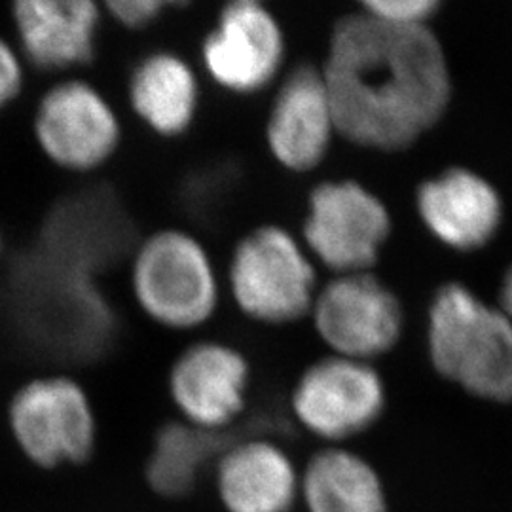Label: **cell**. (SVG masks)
<instances>
[{"label": "cell", "instance_id": "9c48e42d", "mask_svg": "<svg viewBox=\"0 0 512 512\" xmlns=\"http://www.w3.org/2000/svg\"><path fill=\"white\" fill-rule=\"evenodd\" d=\"M308 317L330 355L363 363L389 353L403 334V306L372 272L332 275Z\"/></svg>", "mask_w": 512, "mask_h": 512}, {"label": "cell", "instance_id": "52a82bcc", "mask_svg": "<svg viewBox=\"0 0 512 512\" xmlns=\"http://www.w3.org/2000/svg\"><path fill=\"white\" fill-rule=\"evenodd\" d=\"M33 133L50 164L78 175L109 164L122 145V122L114 105L82 78H63L44 92Z\"/></svg>", "mask_w": 512, "mask_h": 512}, {"label": "cell", "instance_id": "3957f363", "mask_svg": "<svg viewBox=\"0 0 512 512\" xmlns=\"http://www.w3.org/2000/svg\"><path fill=\"white\" fill-rule=\"evenodd\" d=\"M129 283L139 310L162 329H202L219 311L222 285L213 258L183 228L156 230L139 243Z\"/></svg>", "mask_w": 512, "mask_h": 512}, {"label": "cell", "instance_id": "603a6c76", "mask_svg": "<svg viewBox=\"0 0 512 512\" xmlns=\"http://www.w3.org/2000/svg\"><path fill=\"white\" fill-rule=\"evenodd\" d=\"M0 249H2V238H0Z\"/></svg>", "mask_w": 512, "mask_h": 512}, {"label": "cell", "instance_id": "277c9868", "mask_svg": "<svg viewBox=\"0 0 512 512\" xmlns=\"http://www.w3.org/2000/svg\"><path fill=\"white\" fill-rule=\"evenodd\" d=\"M317 264L304 243L279 224H260L236 241L226 289L236 308L258 325L283 327L310 315L319 291Z\"/></svg>", "mask_w": 512, "mask_h": 512}, {"label": "cell", "instance_id": "4fadbf2b", "mask_svg": "<svg viewBox=\"0 0 512 512\" xmlns=\"http://www.w3.org/2000/svg\"><path fill=\"white\" fill-rule=\"evenodd\" d=\"M105 18L93 0H18L12 21L23 61L48 73L90 65Z\"/></svg>", "mask_w": 512, "mask_h": 512}, {"label": "cell", "instance_id": "d6986e66", "mask_svg": "<svg viewBox=\"0 0 512 512\" xmlns=\"http://www.w3.org/2000/svg\"><path fill=\"white\" fill-rule=\"evenodd\" d=\"M437 0H365L359 10L399 27H421L439 10Z\"/></svg>", "mask_w": 512, "mask_h": 512}, {"label": "cell", "instance_id": "2e32d148", "mask_svg": "<svg viewBox=\"0 0 512 512\" xmlns=\"http://www.w3.org/2000/svg\"><path fill=\"white\" fill-rule=\"evenodd\" d=\"M129 109L154 135L177 139L196 124L202 88L183 55L158 50L141 57L128 80Z\"/></svg>", "mask_w": 512, "mask_h": 512}, {"label": "cell", "instance_id": "6da1fadb", "mask_svg": "<svg viewBox=\"0 0 512 512\" xmlns=\"http://www.w3.org/2000/svg\"><path fill=\"white\" fill-rule=\"evenodd\" d=\"M321 73L338 137L372 150H401L433 128L452 84L439 38L427 25L399 27L357 10L330 31Z\"/></svg>", "mask_w": 512, "mask_h": 512}, {"label": "cell", "instance_id": "8fae6325", "mask_svg": "<svg viewBox=\"0 0 512 512\" xmlns=\"http://www.w3.org/2000/svg\"><path fill=\"white\" fill-rule=\"evenodd\" d=\"M251 382V363L243 351L222 340H198L175 357L167 393L181 421L224 433L243 416Z\"/></svg>", "mask_w": 512, "mask_h": 512}, {"label": "cell", "instance_id": "44dd1931", "mask_svg": "<svg viewBox=\"0 0 512 512\" xmlns=\"http://www.w3.org/2000/svg\"><path fill=\"white\" fill-rule=\"evenodd\" d=\"M25 84V61L8 40L0 37V112L8 109Z\"/></svg>", "mask_w": 512, "mask_h": 512}, {"label": "cell", "instance_id": "ac0fdd59", "mask_svg": "<svg viewBox=\"0 0 512 512\" xmlns=\"http://www.w3.org/2000/svg\"><path fill=\"white\" fill-rule=\"evenodd\" d=\"M226 439V433L202 431L181 420L162 425L152 440L143 471L150 492L165 501L192 495L203 469L217 461L228 444Z\"/></svg>", "mask_w": 512, "mask_h": 512}, {"label": "cell", "instance_id": "5bb4252c", "mask_svg": "<svg viewBox=\"0 0 512 512\" xmlns=\"http://www.w3.org/2000/svg\"><path fill=\"white\" fill-rule=\"evenodd\" d=\"M215 486L226 512H293L300 501V473L274 440L228 442L217 458Z\"/></svg>", "mask_w": 512, "mask_h": 512}, {"label": "cell", "instance_id": "30bf717a", "mask_svg": "<svg viewBox=\"0 0 512 512\" xmlns=\"http://www.w3.org/2000/svg\"><path fill=\"white\" fill-rule=\"evenodd\" d=\"M285 31L274 12L256 0L228 2L202 42L205 74L224 92L255 95L283 73Z\"/></svg>", "mask_w": 512, "mask_h": 512}, {"label": "cell", "instance_id": "ba28073f", "mask_svg": "<svg viewBox=\"0 0 512 512\" xmlns=\"http://www.w3.org/2000/svg\"><path fill=\"white\" fill-rule=\"evenodd\" d=\"M385 401L384 380L372 363L329 353L302 370L291 410L315 439L342 446L380 421Z\"/></svg>", "mask_w": 512, "mask_h": 512}, {"label": "cell", "instance_id": "7c38bea8", "mask_svg": "<svg viewBox=\"0 0 512 512\" xmlns=\"http://www.w3.org/2000/svg\"><path fill=\"white\" fill-rule=\"evenodd\" d=\"M336 137V116L321 67L296 65L279 80L268 109V152L283 169L306 175L327 160Z\"/></svg>", "mask_w": 512, "mask_h": 512}, {"label": "cell", "instance_id": "e0dca14e", "mask_svg": "<svg viewBox=\"0 0 512 512\" xmlns=\"http://www.w3.org/2000/svg\"><path fill=\"white\" fill-rule=\"evenodd\" d=\"M300 501L308 512H389L376 467L346 446H325L300 473Z\"/></svg>", "mask_w": 512, "mask_h": 512}, {"label": "cell", "instance_id": "8992f818", "mask_svg": "<svg viewBox=\"0 0 512 512\" xmlns=\"http://www.w3.org/2000/svg\"><path fill=\"white\" fill-rule=\"evenodd\" d=\"M391 234L385 203L353 179H325L306 200L300 241L334 275L370 272Z\"/></svg>", "mask_w": 512, "mask_h": 512}, {"label": "cell", "instance_id": "7a4b0ae2", "mask_svg": "<svg viewBox=\"0 0 512 512\" xmlns=\"http://www.w3.org/2000/svg\"><path fill=\"white\" fill-rule=\"evenodd\" d=\"M429 355L476 397L512 401V319L463 285H444L431 304Z\"/></svg>", "mask_w": 512, "mask_h": 512}, {"label": "cell", "instance_id": "ffe728a7", "mask_svg": "<svg viewBox=\"0 0 512 512\" xmlns=\"http://www.w3.org/2000/svg\"><path fill=\"white\" fill-rule=\"evenodd\" d=\"M177 6L183 4L167 0H112L103 4V12L124 29L145 31L162 18L167 10Z\"/></svg>", "mask_w": 512, "mask_h": 512}, {"label": "cell", "instance_id": "5b68a950", "mask_svg": "<svg viewBox=\"0 0 512 512\" xmlns=\"http://www.w3.org/2000/svg\"><path fill=\"white\" fill-rule=\"evenodd\" d=\"M8 423L23 456L40 469L80 467L95 456L97 414L84 385L71 376L25 382L10 401Z\"/></svg>", "mask_w": 512, "mask_h": 512}, {"label": "cell", "instance_id": "9a60e30c", "mask_svg": "<svg viewBox=\"0 0 512 512\" xmlns=\"http://www.w3.org/2000/svg\"><path fill=\"white\" fill-rule=\"evenodd\" d=\"M416 205L429 232L456 249L484 245L501 222V200L494 186L463 167L427 179L418 188Z\"/></svg>", "mask_w": 512, "mask_h": 512}, {"label": "cell", "instance_id": "7402d4cb", "mask_svg": "<svg viewBox=\"0 0 512 512\" xmlns=\"http://www.w3.org/2000/svg\"><path fill=\"white\" fill-rule=\"evenodd\" d=\"M501 306H503V313H505L509 319H512V266L511 270L505 275V281H503Z\"/></svg>", "mask_w": 512, "mask_h": 512}]
</instances>
